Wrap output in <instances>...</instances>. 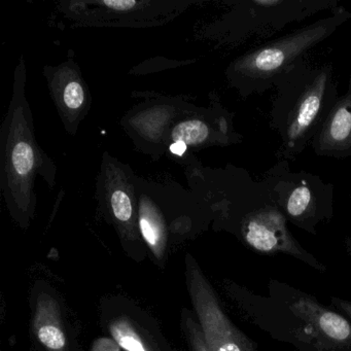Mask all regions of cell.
Returning a JSON list of instances; mask_svg holds the SVG:
<instances>
[{
    "instance_id": "18",
    "label": "cell",
    "mask_w": 351,
    "mask_h": 351,
    "mask_svg": "<svg viewBox=\"0 0 351 351\" xmlns=\"http://www.w3.org/2000/svg\"><path fill=\"white\" fill-rule=\"evenodd\" d=\"M118 343L112 339L101 338L96 341L91 351H120Z\"/></svg>"
},
{
    "instance_id": "8",
    "label": "cell",
    "mask_w": 351,
    "mask_h": 351,
    "mask_svg": "<svg viewBox=\"0 0 351 351\" xmlns=\"http://www.w3.org/2000/svg\"><path fill=\"white\" fill-rule=\"evenodd\" d=\"M186 280L198 324L211 351H254L252 342L223 311L210 283L190 254L186 256Z\"/></svg>"
},
{
    "instance_id": "7",
    "label": "cell",
    "mask_w": 351,
    "mask_h": 351,
    "mask_svg": "<svg viewBox=\"0 0 351 351\" xmlns=\"http://www.w3.org/2000/svg\"><path fill=\"white\" fill-rule=\"evenodd\" d=\"M136 176L128 164L104 152L96 180V199L102 213L127 239H137L141 234Z\"/></svg>"
},
{
    "instance_id": "12",
    "label": "cell",
    "mask_w": 351,
    "mask_h": 351,
    "mask_svg": "<svg viewBox=\"0 0 351 351\" xmlns=\"http://www.w3.org/2000/svg\"><path fill=\"white\" fill-rule=\"evenodd\" d=\"M311 147L318 157L338 160L351 157V79L346 92L339 96L314 137Z\"/></svg>"
},
{
    "instance_id": "16",
    "label": "cell",
    "mask_w": 351,
    "mask_h": 351,
    "mask_svg": "<svg viewBox=\"0 0 351 351\" xmlns=\"http://www.w3.org/2000/svg\"><path fill=\"white\" fill-rule=\"evenodd\" d=\"M110 332L112 339L125 351H154L128 318L112 320Z\"/></svg>"
},
{
    "instance_id": "11",
    "label": "cell",
    "mask_w": 351,
    "mask_h": 351,
    "mask_svg": "<svg viewBox=\"0 0 351 351\" xmlns=\"http://www.w3.org/2000/svg\"><path fill=\"white\" fill-rule=\"evenodd\" d=\"M51 98L65 130L75 135L91 110L92 96L77 63L73 58L56 66L44 67Z\"/></svg>"
},
{
    "instance_id": "15",
    "label": "cell",
    "mask_w": 351,
    "mask_h": 351,
    "mask_svg": "<svg viewBox=\"0 0 351 351\" xmlns=\"http://www.w3.org/2000/svg\"><path fill=\"white\" fill-rule=\"evenodd\" d=\"M293 308L298 315L315 326L328 338L337 342L351 339V324L339 314L324 309L309 299L299 300Z\"/></svg>"
},
{
    "instance_id": "20",
    "label": "cell",
    "mask_w": 351,
    "mask_h": 351,
    "mask_svg": "<svg viewBox=\"0 0 351 351\" xmlns=\"http://www.w3.org/2000/svg\"><path fill=\"white\" fill-rule=\"evenodd\" d=\"M349 197H350V201H351V192H350V195H349Z\"/></svg>"
},
{
    "instance_id": "13",
    "label": "cell",
    "mask_w": 351,
    "mask_h": 351,
    "mask_svg": "<svg viewBox=\"0 0 351 351\" xmlns=\"http://www.w3.org/2000/svg\"><path fill=\"white\" fill-rule=\"evenodd\" d=\"M138 223L141 237L158 260L165 256L168 226L158 195L157 182L136 176Z\"/></svg>"
},
{
    "instance_id": "14",
    "label": "cell",
    "mask_w": 351,
    "mask_h": 351,
    "mask_svg": "<svg viewBox=\"0 0 351 351\" xmlns=\"http://www.w3.org/2000/svg\"><path fill=\"white\" fill-rule=\"evenodd\" d=\"M32 328L38 342L47 351H69L60 308L54 298L47 293L38 295Z\"/></svg>"
},
{
    "instance_id": "5",
    "label": "cell",
    "mask_w": 351,
    "mask_h": 351,
    "mask_svg": "<svg viewBox=\"0 0 351 351\" xmlns=\"http://www.w3.org/2000/svg\"><path fill=\"white\" fill-rule=\"evenodd\" d=\"M287 221L313 231L334 210L335 186L319 176L289 167L280 160L262 174Z\"/></svg>"
},
{
    "instance_id": "9",
    "label": "cell",
    "mask_w": 351,
    "mask_h": 351,
    "mask_svg": "<svg viewBox=\"0 0 351 351\" xmlns=\"http://www.w3.org/2000/svg\"><path fill=\"white\" fill-rule=\"evenodd\" d=\"M194 106L182 97L147 98L131 108L121 124L137 151L159 160L168 149L172 125Z\"/></svg>"
},
{
    "instance_id": "10",
    "label": "cell",
    "mask_w": 351,
    "mask_h": 351,
    "mask_svg": "<svg viewBox=\"0 0 351 351\" xmlns=\"http://www.w3.org/2000/svg\"><path fill=\"white\" fill-rule=\"evenodd\" d=\"M243 143L234 125V114L228 110L217 94L207 108L195 106L182 114L169 130L167 147L182 143L186 149L200 151L213 147H230Z\"/></svg>"
},
{
    "instance_id": "1",
    "label": "cell",
    "mask_w": 351,
    "mask_h": 351,
    "mask_svg": "<svg viewBox=\"0 0 351 351\" xmlns=\"http://www.w3.org/2000/svg\"><path fill=\"white\" fill-rule=\"evenodd\" d=\"M26 79L25 59L21 56L14 73L9 110L0 128V189L10 213L22 225L29 223L36 213V176H42L53 189L58 173L36 141Z\"/></svg>"
},
{
    "instance_id": "6",
    "label": "cell",
    "mask_w": 351,
    "mask_h": 351,
    "mask_svg": "<svg viewBox=\"0 0 351 351\" xmlns=\"http://www.w3.org/2000/svg\"><path fill=\"white\" fill-rule=\"evenodd\" d=\"M191 5V1L91 0L61 3L58 11L71 23L84 27L143 28L163 25Z\"/></svg>"
},
{
    "instance_id": "4",
    "label": "cell",
    "mask_w": 351,
    "mask_h": 351,
    "mask_svg": "<svg viewBox=\"0 0 351 351\" xmlns=\"http://www.w3.org/2000/svg\"><path fill=\"white\" fill-rule=\"evenodd\" d=\"M227 10L201 29L203 38L219 47L264 42L295 24L334 11L338 0H240L226 1Z\"/></svg>"
},
{
    "instance_id": "3",
    "label": "cell",
    "mask_w": 351,
    "mask_h": 351,
    "mask_svg": "<svg viewBox=\"0 0 351 351\" xmlns=\"http://www.w3.org/2000/svg\"><path fill=\"white\" fill-rule=\"evenodd\" d=\"M350 19L351 12L339 5L324 17L258 45L228 65L225 71L228 85L244 100L273 89L281 75L305 60L313 49Z\"/></svg>"
},
{
    "instance_id": "17",
    "label": "cell",
    "mask_w": 351,
    "mask_h": 351,
    "mask_svg": "<svg viewBox=\"0 0 351 351\" xmlns=\"http://www.w3.org/2000/svg\"><path fill=\"white\" fill-rule=\"evenodd\" d=\"M182 330L191 351H211L205 340L200 324L192 315H184L182 317Z\"/></svg>"
},
{
    "instance_id": "2",
    "label": "cell",
    "mask_w": 351,
    "mask_h": 351,
    "mask_svg": "<svg viewBox=\"0 0 351 351\" xmlns=\"http://www.w3.org/2000/svg\"><path fill=\"white\" fill-rule=\"evenodd\" d=\"M273 89L269 126L278 134L277 160L295 161L317 134L339 98L334 66L300 61Z\"/></svg>"
},
{
    "instance_id": "19",
    "label": "cell",
    "mask_w": 351,
    "mask_h": 351,
    "mask_svg": "<svg viewBox=\"0 0 351 351\" xmlns=\"http://www.w3.org/2000/svg\"><path fill=\"white\" fill-rule=\"evenodd\" d=\"M332 302H334L335 304H336L337 307L340 308L341 310H343V311L345 312V313L347 314V315L350 317L351 319V303L350 302L345 301V300H340V299H332Z\"/></svg>"
}]
</instances>
